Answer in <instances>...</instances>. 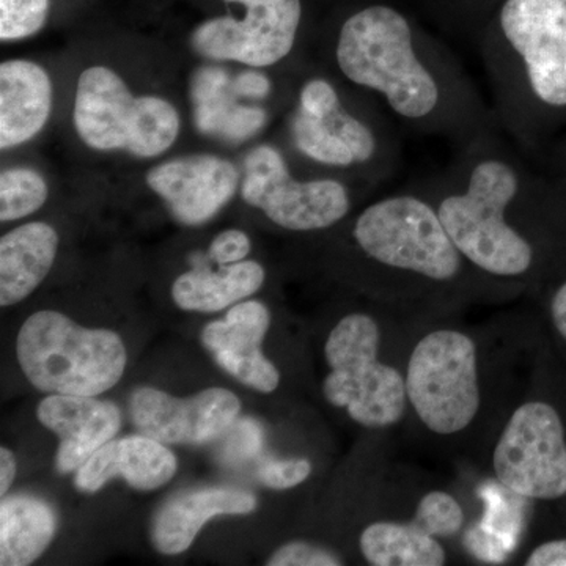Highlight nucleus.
<instances>
[{
	"label": "nucleus",
	"instance_id": "1",
	"mask_svg": "<svg viewBox=\"0 0 566 566\" xmlns=\"http://www.w3.org/2000/svg\"><path fill=\"white\" fill-rule=\"evenodd\" d=\"M335 70L371 96L395 125L455 147L501 129L455 52L389 3L345 18L334 40Z\"/></svg>",
	"mask_w": 566,
	"mask_h": 566
},
{
	"label": "nucleus",
	"instance_id": "2",
	"mask_svg": "<svg viewBox=\"0 0 566 566\" xmlns=\"http://www.w3.org/2000/svg\"><path fill=\"white\" fill-rule=\"evenodd\" d=\"M517 150L495 129L457 147L442 172L415 182L465 262L501 290L538 273L547 218L566 200Z\"/></svg>",
	"mask_w": 566,
	"mask_h": 566
},
{
	"label": "nucleus",
	"instance_id": "3",
	"mask_svg": "<svg viewBox=\"0 0 566 566\" xmlns=\"http://www.w3.org/2000/svg\"><path fill=\"white\" fill-rule=\"evenodd\" d=\"M476 41L495 120L536 150L566 120V0H504Z\"/></svg>",
	"mask_w": 566,
	"mask_h": 566
},
{
	"label": "nucleus",
	"instance_id": "4",
	"mask_svg": "<svg viewBox=\"0 0 566 566\" xmlns=\"http://www.w3.org/2000/svg\"><path fill=\"white\" fill-rule=\"evenodd\" d=\"M349 234L365 285L385 301H446L501 290L465 262L415 185L367 205Z\"/></svg>",
	"mask_w": 566,
	"mask_h": 566
},
{
	"label": "nucleus",
	"instance_id": "5",
	"mask_svg": "<svg viewBox=\"0 0 566 566\" xmlns=\"http://www.w3.org/2000/svg\"><path fill=\"white\" fill-rule=\"evenodd\" d=\"M289 132L294 150L307 161L357 172L370 185L389 181L400 163L397 125L386 111L371 96L348 106L334 81L324 76L301 85Z\"/></svg>",
	"mask_w": 566,
	"mask_h": 566
},
{
	"label": "nucleus",
	"instance_id": "6",
	"mask_svg": "<svg viewBox=\"0 0 566 566\" xmlns=\"http://www.w3.org/2000/svg\"><path fill=\"white\" fill-rule=\"evenodd\" d=\"M22 374L41 392L98 397L118 385L128 364L120 335L91 329L55 311L29 316L17 337Z\"/></svg>",
	"mask_w": 566,
	"mask_h": 566
},
{
	"label": "nucleus",
	"instance_id": "7",
	"mask_svg": "<svg viewBox=\"0 0 566 566\" xmlns=\"http://www.w3.org/2000/svg\"><path fill=\"white\" fill-rule=\"evenodd\" d=\"M382 333L375 316L352 312L338 319L324 344L323 395L367 430H387L408 412L405 371L381 359Z\"/></svg>",
	"mask_w": 566,
	"mask_h": 566
},
{
	"label": "nucleus",
	"instance_id": "8",
	"mask_svg": "<svg viewBox=\"0 0 566 566\" xmlns=\"http://www.w3.org/2000/svg\"><path fill=\"white\" fill-rule=\"evenodd\" d=\"M482 357L471 334L438 327L422 335L405 367L409 409L439 438L463 434L482 411Z\"/></svg>",
	"mask_w": 566,
	"mask_h": 566
},
{
	"label": "nucleus",
	"instance_id": "9",
	"mask_svg": "<svg viewBox=\"0 0 566 566\" xmlns=\"http://www.w3.org/2000/svg\"><path fill=\"white\" fill-rule=\"evenodd\" d=\"M74 128L85 145L99 151L125 150L156 158L172 147L180 117L158 96H134L114 71L92 66L77 81Z\"/></svg>",
	"mask_w": 566,
	"mask_h": 566
},
{
	"label": "nucleus",
	"instance_id": "10",
	"mask_svg": "<svg viewBox=\"0 0 566 566\" xmlns=\"http://www.w3.org/2000/svg\"><path fill=\"white\" fill-rule=\"evenodd\" d=\"M241 186L244 202L274 226L289 232L311 233L333 229L353 210V193L337 178L293 177L289 163L273 145H259L244 163Z\"/></svg>",
	"mask_w": 566,
	"mask_h": 566
},
{
	"label": "nucleus",
	"instance_id": "11",
	"mask_svg": "<svg viewBox=\"0 0 566 566\" xmlns=\"http://www.w3.org/2000/svg\"><path fill=\"white\" fill-rule=\"evenodd\" d=\"M493 471L499 483L520 497H565V427L554 406L539 400L517 406L495 441Z\"/></svg>",
	"mask_w": 566,
	"mask_h": 566
},
{
	"label": "nucleus",
	"instance_id": "12",
	"mask_svg": "<svg viewBox=\"0 0 566 566\" xmlns=\"http://www.w3.org/2000/svg\"><path fill=\"white\" fill-rule=\"evenodd\" d=\"M243 21L216 18L196 29L192 44L199 54L214 61L244 65H277L296 48L303 21L301 0H251Z\"/></svg>",
	"mask_w": 566,
	"mask_h": 566
},
{
	"label": "nucleus",
	"instance_id": "13",
	"mask_svg": "<svg viewBox=\"0 0 566 566\" xmlns=\"http://www.w3.org/2000/svg\"><path fill=\"white\" fill-rule=\"evenodd\" d=\"M129 412L142 434L166 446H203L221 438L241 412V401L230 390L208 387L189 398L140 387L132 395Z\"/></svg>",
	"mask_w": 566,
	"mask_h": 566
},
{
	"label": "nucleus",
	"instance_id": "14",
	"mask_svg": "<svg viewBox=\"0 0 566 566\" xmlns=\"http://www.w3.org/2000/svg\"><path fill=\"white\" fill-rule=\"evenodd\" d=\"M240 182L237 167L214 155H191L153 167L147 185L178 222L202 226L232 200Z\"/></svg>",
	"mask_w": 566,
	"mask_h": 566
},
{
	"label": "nucleus",
	"instance_id": "15",
	"mask_svg": "<svg viewBox=\"0 0 566 566\" xmlns=\"http://www.w3.org/2000/svg\"><path fill=\"white\" fill-rule=\"evenodd\" d=\"M271 327V312L260 301L232 305L222 319L205 326L202 342L216 364L241 385L260 394H273L281 386V371L263 354Z\"/></svg>",
	"mask_w": 566,
	"mask_h": 566
},
{
	"label": "nucleus",
	"instance_id": "16",
	"mask_svg": "<svg viewBox=\"0 0 566 566\" xmlns=\"http://www.w3.org/2000/svg\"><path fill=\"white\" fill-rule=\"evenodd\" d=\"M36 419L59 438L55 468L63 475L76 472L122 428L117 406L80 395L51 394L36 408Z\"/></svg>",
	"mask_w": 566,
	"mask_h": 566
},
{
	"label": "nucleus",
	"instance_id": "17",
	"mask_svg": "<svg viewBox=\"0 0 566 566\" xmlns=\"http://www.w3.org/2000/svg\"><path fill=\"white\" fill-rule=\"evenodd\" d=\"M178 471L177 457L166 444L147 434L125 436L96 450L74 476L77 491L98 493L114 476H123L139 491L163 488Z\"/></svg>",
	"mask_w": 566,
	"mask_h": 566
},
{
	"label": "nucleus",
	"instance_id": "18",
	"mask_svg": "<svg viewBox=\"0 0 566 566\" xmlns=\"http://www.w3.org/2000/svg\"><path fill=\"white\" fill-rule=\"evenodd\" d=\"M256 497L237 488H203L178 495L155 516L151 542L163 556L185 553L205 524L216 516L249 515L256 510Z\"/></svg>",
	"mask_w": 566,
	"mask_h": 566
},
{
	"label": "nucleus",
	"instance_id": "19",
	"mask_svg": "<svg viewBox=\"0 0 566 566\" xmlns=\"http://www.w3.org/2000/svg\"><path fill=\"white\" fill-rule=\"evenodd\" d=\"M52 107V84L46 71L29 61L0 65V148L31 140L46 125Z\"/></svg>",
	"mask_w": 566,
	"mask_h": 566
},
{
	"label": "nucleus",
	"instance_id": "20",
	"mask_svg": "<svg viewBox=\"0 0 566 566\" xmlns=\"http://www.w3.org/2000/svg\"><path fill=\"white\" fill-rule=\"evenodd\" d=\"M59 234L46 222H29L0 240V305L3 308L31 296L50 274Z\"/></svg>",
	"mask_w": 566,
	"mask_h": 566
},
{
	"label": "nucleus",
	"instance_id": "21",
	"mask_svg": "<svg viewBox=\"0 0 566 566\" xmlns=\"http://www.w3.org/2000/svg\"><path fill=\"white\" fill-rule=\"evenodd\" d=\"M264 281V268L252 260L227 264L219 271L192 270L174 282L172 300L181 311L212 314L252 296Z\"/></svg>",
	"mask_w": 566,
	"mask_h": 566
},
{
	"label": "nucleus",
	"instance_id": "22",
	"mask_svg": "<svg viewBox=\"0 0 566 566\" xmlns=\"http://www.w3.org/2000/svg\"><path fill=\"white\" fill-rule=\"evenodd\" d=\"M57 534V515L32 495H6L0 502V565L39 560Z\"/></svg>",
	"mask_w": 566,
	"mask_h": 566
},
{
	"label": "nucleus",
	"instance_id": "23",
	"mask_svg": "<svg viewBox=\"0 0 566 566\" xmlns=\"http://www.w3.org/2000/svg\"><path fill=\"white\" fill-rule=\"evenodd\" d=\"M359 549L374 566H442L449 562L441 539L423 532L412 520L368 524L360 532Z\"/></svg>",
	"mask_w": 566,
	"mask_h": 566
},
{
	"label": "nucleus",
	"instance_id": "24",
	"mask_svg": "<svg viewBox=\"0 0 566 566\" xmlns=\"http://www.w3.org/2000/svg\"><path fill=\"white\" fill-rule=\"evenodd\" d=\"M48 200V185L36 170L13 167L0 175V221L28 218Z\"/></svg>",
	"mask_w": 566,
	"mask_h": 566
},
{
	"label": "nucleus",
	"instance_id": "25",
	"mask_svg": "<svg viewBox=\"0 0 566 566\" xmlns=\"http://www.w3.org/2000/svg\"><path fill=\"white\" fill-rule=\"evenodd\" d=\"M412 521L427 534L447 539L463 531L465 513L455 495L442 490H431L417 502Z\"/></svg>",
	"mask_w": 566,
	"mask_h": 566
},
{
	"label": "nucleus",
	"instance_id": "26",
	"mask_svg": "<svg viewBox=\"0 0 566 566\" xmlns=\"http://www.w3.org/2000/svg\"><path fill=\"white\" fill-rule=\"evenodd\" d=\"M50 0H0V39H28L46 22Z\"/></svg>",
	"mask_w": 566,
	"mask_h": 566
},
{
	"label": "nucleus",
	"instance_id": "27",
	"mask_svg": "<svg viewBox=\"0 0 566 566\" xmlns=\"http://www.w3.org/2000/svg\"><path fill=\"white\" fill-rule=\"evenodd\" d=\"M344 558L329 547L315 545L311 542H290L271 554L268 566H340Z\"/></svg>",
	"mask_w": 566,
	"mask_h": 566
},
{
	"label": "nucleus",
	"instance_id": "28",
	"mask_svg": "<svg viewBox=\"0 0 566 566\" xmlns=\"http://www.w3.org/2000/svg\"><path fill=\"white\" fill-rule=\"evenodd\" d=\"M312 474V463L300 460L268 461L259 469V480L271 490H290L304 483Z\"/></svg>",
	"mask_w": 566,
	"mask_h": 566
},
{
	"label": "nucleus",
	"instance_id": "29",
	"mask_svg": "<svg viewBox=\"0 0 566 566\" xmlns=\"http://www.w3.org/2000/svg\"><path fill=\"white\" fill-rule=\"evenodd\" d=\"M251 238L237 229L226 230L212 240L208 255L219 266L244 262L251 253Z\"/></svg>",
	"mask_w": 566,
	"mask_h": 566
},
{
	"label": "nucleus",
	"instance_id": "30",
	"mask_svg": "<svg viewBox=\"0 0 566 566\" xmlns=\"http://www.w3.org/2000/svg\"><path fill=\"white\" fill-rule=\"evenodd\" d=\"M526 566H566V539H553L534 547L528 554Z\"/></svg>",
	"mask_w": 566,
	"mask_h": 566
},
{
	"label": "nucleus",
	"instance_id": "31",
	"mask_svg": "<svg viewBox=\"0 0 566 566\" xmlns=\"http://www.w3.org/2000/svg\"><path fill=\"white\" fill-rule=\"evenodd\" d=\"M551 318L560 337L566 342V279L557 286L549 304Z\"/></svg>",
	"mask_w": 566,
	"mask_h": 566
},
{
	"label": "nucleus",
	"instance_id": "32",
	"mask_svg": "<svg viewBox=\"0 0 566 566\" xmlns=\"http://www.w3.org/2000/svg\"><path fill=\"white\" fill-rule=\"evenodd\" d=\"M18 461L14 453L7 447L0 449V495L6 497L14 479H17Z\"/></svg>",
	"mask_w": 566,
	"mask_h": 566
},
{
	"label": "nucleus",
	"instance_id": "33",
	"mask_svg": "<svg viewBox=\"0 0 566 566\" xmlns=\"http://www.w3.org/2000/svg\"><path fill=\"white\" fill-rule=\"evenodd\" d=\"M558 166H560L562 172H564V177L558 180V182H564V191L566 192V145L564 148H560L558 151Z\"/></svg>",
	"mask_w": 566,
	"mask_h": 566
},
{
	"label": "nucleus",
	"instance_id": "34",
	"mask_svg": "<svg viewBox=\"0 0 566 566\" xmlns=\"http://www.w3.org/2000/svg\"><path fill=\"white\" fill-rule=\"evenodd\" d=\"M226 2L241 3V6H245V3L251 2V0H226Z\"/></svg>",
	"mask_w": 566,
	"mask_h": 566
}]
</instances>
